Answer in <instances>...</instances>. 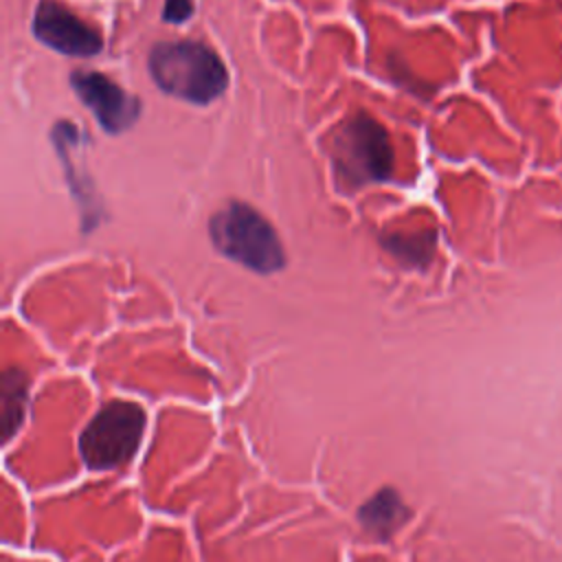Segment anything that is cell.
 Here are the masks:
<instances>
[{
    "label": "cell",
    "mask_w": 562,
    "mask_h": 562,
    "mask_svg": "<svg viewBox=\"0 0 562 562\" xmlns=\"http://www.w3.org/2000/svg\"><path fill=\"white\" fill-rule=\"evenodd\" d=\"M154 83L182 101L206 105L228 86V72L217 53L200 42H160L149 50Z\"/></svg>",
    "instance_id": "6da1fadb"
},
{
    "label": "cell",
    "mask_w": 562,
    "mask_h": 562,
    "mask_svg": "<svg viewBox=\"0 0 562 562\" xmlns=\"http://www.w3.org/2000/svg\"><path fill=\"white\" fill-rule=\"evenodd\" d=\"M329 158L336 182L347 191L384 182L393 173V145L389 132L364 112L345 119L331 132Z\"/></svg>",
    "instance_id": "7a4b0ae2"
},
{
    "label": "cell",
    "mask_w": 562,
    "mask_h": 562,
    "mask_svg": "<svg viewBox=\"0 0 562 562\" xmlns=\"http://www.w3.org/2000/svg\"><path fill=\"white\" fill-rule=\"evenodd\" d=\"M209 233L224 257L259 274H272L285 266V252L274 228L244 202H228L220 209L209 222Z\"/></svg>",
    "instance_id": "3957f363"
},
{
    "label": "cell",
    "mask_w": 562,
    "mask_h": 562,
    "mask_svg": "<svg viewBox=\"0 0 562 562\" xmlns=\"http://www.w3.org/2000/svg\"><path fill=\"white\" fill-rule=\"evenodd\" d=\"M145 430V411L134 402L105 404L83 428L79 450L94 470L123 465L134 457Z\"/></svg>",
    "instance_id": "277c9868"
},
{
    "label": "cell",
    "mask_w": 562,
    "mask_h": 562,
    "mask_svg": "<svg viewBox=\"0 0 562 562\" xmlns=\"http://www.w3.org/2000/svg\"><path fill=\"white\" fill-rule=\"evenodd\" d=\"M70 86L108 134H121L140 116V101L94 70H75Z\"/></svg>",
    "instance_id": "5b68a950"
},
{
    "label": "cell",
    "mask_w": 562,
    "mask_h": 562,
    "mask_svg": "<svg viewBox=\"0 0 562 562\" xmlns=\"http://www.w3.org/2000/svg\"><path fill=\"white\" fill-rule=\"evenodd\" d=\"M33 35L44 46L72 57H90L103 48L99 31L57 2H42L37 7L33 15Z\"/></svg>",
    "instance_id": "8992f818"
},
{
    "label": "cell",
    "mask_w": 562,
    "mask_h": 562,
    "mask_svg": "<svg viewBox=\"0 0 562 562\" xmlns=\"http://www.w3.org/2000/svg\"><path fill=\"white\" fill-rule=\"evenodd\" d=\"M402 501L395 496L393 490H382L378 496H373L360 512V520L367 531H373L378 536H391L397 525L404 518Z\"/></svg>",
    "instance_id": "52a82bcc"
},
{
    "label": "cell",
    "mask_w": 562,
    "mask_h": 562,
    "mask_svg": "<svg viewBox=\"0 0 562 562\" xmlns=\"http://www.w3.org/2000/svg\"><path fill=\"white\" fill-rule=\"evenodd\" d=\"M24 402H26V378L22 375V371L9 369L4 373V386H2L4 437H11V432L20 426Z\"/></svg>",
    "instance_id": "ba28073f"
},
{
    "label": "cell",
    "mask_w": 562,
    "mask_h": 562,
    "mask_svg": "<svg viewBox=\"0 0 562 562\" xmlns=\"http://www.w3.org/2000/svg\"><path fill=\"white\" fill-rule=\"evenodd\" d=\"M384 246L404 263L408 266H424L430 261L435 250V233L424 235H408V237H391L384 239Z\"/></svg>",
    "instance_id": "9c48e42d"
},
{
    "label": "cell",
    "mask_w": 562,
    "mask_h": 562,
    "mask_svg": "<svg viewBox=\"0 0 562 562\" xmlns=\"http://www.w3.org/2000/svg\"><path fill=\"white\" fill-rule=\"evenodd\" d=\"M193 13V0H165V11H162V18L167 22H184L189 20Z\"/></svg>",
    "instance_id": "30bf717a"
}]
</instances>
